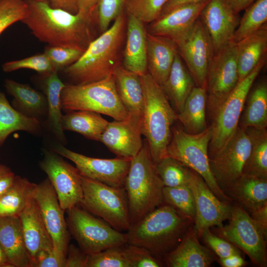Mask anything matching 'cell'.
Masks as SVG:
<instances>
[{
    "mask_svg": "<svg viewBox=\"0 0 267 267\" xmlns=\"http://www.w3.org/2000/svg\"><path fill=\"white\" fill-rule=\"evenodd\" d=\"M236 43L238 78L240 81L247 76L261 60L266 57L267 24L257 32Z\"/></svg>",
    "mask_w": 267,
    "mask_h": 267,
    "instance_id": "f546056e",
    "label": "cell"
},
{
    "mask_svg": "<svg viewBox=\"0 0 267 267\" xmlns=\"http://www.w3.org/2000/svg\"><path fill=\"white\" fill-rule=\"evenodd\" d=\"M4 86L7 92L13 97L12 106L22 115L39 120L47 116V102L44 93L11 79H6Z\"/></svg>",
    "mask_w": 267,
    "mask_h": 267,
    "instance_id": "f1b7e54d",
    "label": "cell"
},
{
    "mask_svg": "<svg viewBox=\"0 0 267 267\" xmlns=\"http://www.w3.org/2000/svg\"><path fill=\"white\" fill-rule=\"evenodd\" d=\"M19 218L27 250L33 267H36L38 262L53 247L51 237L33 196Z\"/></svg>",
    "mask_w": 267,
    "mask_h": 267,
    "instance_id": "ffe728a7",
    "label": "cell"
},
{
    "mask_svg": "<svg viewBox=\"0 0 267 267\" xmlns=\"http://www.w3.org/2000/svg\"><path fill=\"white\" fill-rule=\"evenodd\" d=\"M266 59V57L263 58L247 76L238 82L211 119L209 159L222 149L237 130L248 94L264 66Z\"/></svg>",
    "mask_w": 267,
    "mask_h": 267,
    "instance_id": "30bf717a",
    "label": "cell"
},
{
    "mask_svg": "<svg viewBox=\"0 0 267 267\" xmlns=\"http://www.w3.org/2000/svg\"><path fill=\"white\" fill-rule=\"evenodd\" d=\"M67 254L53 248L37 264L36 267H65Z\"/></svg>",
    "mask_w": 267,
    "mask_h": 267,
    "instance_id": "816d5d0a",
    "label": "cell"
},
{
    "mask_svg": "<svg viewBox=\"0 0 267 267\" xmlns=\"http://www.w3.org/2000/svg\"><path fill=\"white\" fill-rule=\"evenodd\" d=\"M66 221L70 235L79 247L89 255L127 243L126 233L119 231L108 223L78 205L66 211Z\"/></svg>",
    "mask_w": 267,
    "mask_h": 267,
    "instance_id": "9c48e42d",
    "label": "cell"
},
{
    "mask_svg": "<svg viewBox=\"0 0 267 267\" xmlns=\"http://www.w3.org/2000/svg\"><path fill=\"white\" fill-rule=\"evenodd\" d=\"M245 129L250 136L251 146L242 174L267 178V130L254 128Z\"/></svg>",
    "mask_w": 267,
    "mask_h": 267,
    "instance_id": "74e56055",
    "label": "cell"
},
{
    "mask_svg": "<svg viewBox=\"0 0 267 267\" xmlns=\"http://www.w3.org/2000/svg\"><path fill=\"white\" fill-rule=\"evenodd\" d=\"M209 0L184 5L160 16L150 23L147 32L169 39L177 44L188 34Z\"/></svg>",
    "mask_w": 267,
    "mask_h": 267,
    "instance_id": "44dd1931",
    "label": "cell"
},
{
    "mask_svg": "<svg viewBox=\"0 0 267 267\" xmlns=\"http://www.w3.org/2000/svg\"><path fill=\"white\" fill-rule=\"evenodd\" d=\"M121 248L131 267H160L164 265L163 261L143 248L127 243Z\"/></svg>",
    "mask_w": 267,
    "mask_h": 267,
    "instance_id": "7dc6e473",
    "label": "cell"
},
{
    "mask_svg": "<svg viewBox=\"0 0 267 267\" xmlns=\"http://www.w3.org/2000/svg\"><path fill=\"white\" fill-rule=\"evenodd\" d=\"M168 0H128L125 12L131 14L143 22L151 23L159 17Z\"/></svg>",
    "mask_w": 267,
    "mask_h": 267,
    "instance_id": "b9f144b4",
    "label": "cell"
},
{
    "mask_svg": "<svg viewBox=\"0 0 267 267\" xmlns=\"http://www.w3.org/2000/svg\"><path fill=\"white\" fill-rule=\"evenodd\" d=\"M177 46L178 53L196 86L206 88L207 72L214 50L210 36L199 18Z\"/></svg>",
    "mask_w": 267,
    "mask_h": 267,
    "instance_id": "5bb4252c",
    "label": "cell"
},
{
    "mask_svg": "<svg viewBox=\"0 0 267 267\" xmlns=\"http://www.w3.org/2000/svg\"><path fill=\"white\" fill-rule=\"evenodd\" d=\"M41 126L40 120L25 116L15 110L0 91V147L12 133L24 131L35 134L41 131Z\"/></svg>",
    "mask_w": 267,
    "mask_h": 267,
    "instance_id": "836d02e7",
    "label": "cell"
},
{
    "mask_svg": "<svg viewBox=\"0 0 267 267\" xmlns=\"http://www.w3.org/2000/svg\"><path fill=\"white\" fill-rule=\"evenodd\" d=\"M238 82L236 43L232 41L214 53L208 68L206 108L211 119Z\"/></svg>",
    "mask_w": 267,
    "mask_h": 267,
    "instance_id": "7c38bea8",
    "label": "cell"
},
{
    "mask_svg": "<svg viewBox=\"0 0 267 267\" xmlns=\"http://www.w3.org/2000/svg\"><path fill=\"white\" fill-rule=\"evenodd\" d=\"M88 255L79 247L69 244L65 267H86Z\"/></svg>",
    "mask_w": 267,
    "mask_h": 267,
    "instance_id": "f907efd6",
    "label": "cell"
},
{
    "mask_svg": "<svg viewBox=\"0 0 267 267\" xmlns=\"http://www.w3.org/2000/svg\"><path fill=\"white\" fill-rule=\"evenodd\" d=\"M195 86L192 77L177 53L168 78L162 87L177 113L182 109L185 100Z\"/></svg>",
    "mask_w": 267,
    "mask_h": 267,
    "instance_id": "4dcf8cb0",
    "label": "cell"
},
{
    "mask_svg": "<svg viewBox=\"0 0 267 267\" xmlns=\"http://www.w3.org/2000/svg\"><path fill=\"white\" fill-rule=\"evenodd\" d=\"M124 187L131 225L164 204V185L156 171L146 140L131 160Z\"/></svg>",
    "mask_w": 267,
    "mask_h": 267,
    "instance_id": "277c9868",
    "label": "cell"
},
{
    "mask_svg": "<svg viewBox=\"0 0 267 267\" xmlns=\"http://www.w3.org/2000/svg\"><path fill=\"white\" fill-rule=\"evenodd\" d=\"M202 236L206 244L220 258H224L234 254H241L238 248L228 241L211 232L209 228L203 230Z\"/></svg>",
    "mask_w": 267,
    "mask_h": 267,
    "instance_id": "681fc988",
    "label": "cell"
},
{
    "mask_svg": "<svg viewBox=\"0 0 267 267\" xmlns=\"http://www.w3.org/2000/svg\"><path fill=\"white\" fill-rule=\"evenodd\" d=\"M0 267H11L0 245Z\"/></svg>",
    "mask_w": 267,
    "mask_h": 267,
    "instance_id": "94428289",
    "label": "cell"
},
{
    "mask_svg": "<svg viewBox=\"0 0 267 267\" xmlns=\"http://www.w3.org/2000/svg\"><path fill=\"white\" fill-rule=\"evenodd\" d=\"M121 246L88 255L86 267H131L123 255Z\"/></svg>",
    "mask_w": 267,
    "mask_h": 267,
    "instance_id": "7bdbcfd3",
    "label": "cell"
},
{
    "mask_svg": "<svg viewBox=\"0 0 267 267\" xmlns=\"http://www.w3.org/2000/svg\"><path fill=\"white\" fill-rule=\"evenodd\" d=\"M221 265L223 267H241L246 266V261L241 254H234L224 258H220Z\"/></svg>",
    "mask_w": 267,
    "mask_h": 267,
    "instance_id": "9f6ffc18",
    "label": "cell"
},
{
    "mask_svg": "<svg viewBox=\"0 0 267 267\" xmlns=\"http://www.w3.org/2000/svg\"><path fill=\"white\" fill-rule=\"evenodd\" d=\"M251 146L246 130L238 126L222 149L209 159L212 174L222 191L242 175Z\"/></svg>",
    "mask_w": 267,
    "mask_h": 267,
    "instance_id": "9a60e30c",
    "label": "cell"
},
{
    "mask_svg": "<svg viewBox=\"0 0 267 267\" xmlns=\"http://www.w3.org/2000/svg\"><path fill=\"white\" fill-rule=\"evenodd\" d=\"M223 192L251 213L267 203V178L242 174Z\"/></svg>",
    "mask_w": 267,
    "mask_h": 267,
    "instance_id": "4316f807",
    "label": "cell"
},
{
    "mask_svg": "<svg viewBox=\"0 0 267 267\" xmlns=\"http://www.w3.org/2000/svg\"><path fill=\"white\" fill-rule=\"evenodd\" d=\"M207 88L195 86L185 101L182 109L177 113V118L185 132L198 134L207 128Z\"/></svg>",
    "mask_w": 267,
    "mask_h": 267,
    "instance_id": "d6a6232c",
    "label": "cell"
},
{
    "mask_svg": "<svg viewBox=\"0 0 267 267\" xmlns=\"http://www.w3.org/2000/svg\"><path fill=\"white\" fill-rule=\"evenodd\" d=\"M126 15V43L123 67L141 76L147 73V31L144 23L140 19L131 14Z\"/></svg>",
    "mask_w": 267,
    "mask_h": 267,
    "instance_id": "d4e9b609",
    "label": "cell"
},
{
    "mask_svg": "<svg viewBox=\"0 0 267 267\" xmlns=\"http://www.w3.org/2000/svg\"><path fill=\"white\" fill-rule=\"evenodd\" d=\"M61 109L66 112L89 111L107 115L115 120L129 118L118 94L112 75L84 85H66L60 96Z\"/></svg>",
    "mask_w": 267,
    "mask_h": 267,
    "instance_id": "8992f818",
    "label": "cell"
},
{
    "mask_svg": "<svg viewBox=\"0 0 267 267\" xmlns=\"http://www.w3.org/2000/svg\"><path fill=\"white\" fill-rule=\"evenodd\" d=\"M112 75L119 98L130 120L141 127L144 95L141 76L120 64Z\"/></svg>",
    "mask_w": 267,
    "mask_h": 267,
    "instance_id": "603a6c76",
    "label": "cell"
},
{
    "mask_svg": "<svg viewBox=\"0 0 267 267\" xmlns=\"http://www.w3.org/2000/svg\"><path fill=\"white\" fill-rule=\"evenodd\" d=\"M36 184L15 176L11 186L0 196V219L19 217L33 196Z\"/></svg>",
    "mask_w": 267,
    "mask_h": 267,
    "instance_id": "e575fe53",
    "label": "cell"
},
{
    "mask_svg": "<svg viewBox=\"0 0 267 267\" xmlns=\"http://www.w3.org/2000/svg\"><path fill=\"white\" fill-rule=\"evenodd\" d=\"M125 11L112 25L89 44L82 56L64 69L73 85H84L104 79L112 75L119 59L126 34Z\"/></svg>",
    "mask_w": 267,
    "mask_h": 267,
    "instance_id": "7a4b0ae2",
    "label": "cell"
},
{
    "mask_svg": "<svg viewBox=\"0 0 267 267\" xmlns=\"http://www.w3.org/2000/svg\"><path fill=\"white\" fill-rule=\"evenodd\" d=\"M15 176L10 168L0 163V196L11 186Z\"/></svg>",
    "mask_w": 267,
    "mask_h": 267,
    "instance_id": "f5cc1de1",
    "label": "cell"
},
{
    "mask_svg": "<svg viewBox=\"0 0 267 267\" xmlns=\"http://www.w3.org/2000/svg\"><path fill=\"white\" fill-rule=\"evenodd\" d=\"M198 235L191 226L177 247L164 258L170 267H208L216 260V256L202 245Z\"/></svg>",
    "mask_w": 267,
    "mask_h": 267,
    "instance_id": "cb8c5ba5",
    "label": "cell"
},
{
    "mask_svg": "<svg viewBox=\"0 0 267 267\" xmlns=\"http://www.w3.org/2000/svg\"><path fill=\"white\" fill-rule=\"evenodd\" d=\"M83 198L78 205L115 229L127 231L131 225L124 187H116L81 176Z\"/></svg>",
    "mask_w": 267,
    "mask_h": 267,
    "instance_id": "ba28073f",
    "label": "cell"
},
{
    "mask_svg": "<svg viewBox=\"0 0 267 267\" xmlns=\"http://www.w3.org/2000/svg\"><path fill=\"white\" fill-rule=\"evenodd\" d=\"M42 75V88L47 102V120L49 130L59 140L65 142L66 137L62 126L63 115L60 96L66 85L62 82L55 71Z\"/></svg>",
    "mask_w": 267,
    "mask_h": 267,
    "instance_id": "1f68e13d",
    "label": "cell"
},
{
    "mask_svg": "<svg viewBox=\"0 0 267 267\" xmlns=\"http://www.w3.org/2000/svg\"><path fill=\"white\" fill-rule=\"evenodd\" d=\"M229 220L227 225L218 227L217 235L243 251L255 265L266 267L267 236L260 226L237 203L231 205Z\"/></svg>",
    "mask_w": 267,
    "mask_h": 267,
    "instance_id": "8fae6325",
    "label": "cell"
},
{
    "mask_svg": "<svg viewBox=\"0 0 267 267\" xmlns=\"http://www.w3.org/2000/svg\"><path fill=\"white\" fill-rule=\"evenodd\" d=\"M267 21V0H257L245 9L232 41L237 43L259 30Z\"/></svg>",
    "mask_w": 267,
    "mask_h": 267,
    "instance_id": "f35d334b",
    "label": "cell"
},
{
    "mask_svg": "<svg viewBox=\"0 0 267 267\" xmlns=\"http://www.w3.org/2000/svg\"><path fill=\"white\" fill-rule=\"evenodd\" d=\"M199 18L210 36L214 53L232 41L240 19L224 0H210Z\"/></svg>",
    "mask_w": 267,
    "mask_h": 267,
    "instance_id": "d6986e66",
    "label": "cell"
},
{
    "mask_svg": "<svg viewBox=\"0 0 267 267\" xmlns=\"http://www.w3.org/2000/svg\"><path fill=\"white\" fill-rule=\"evenodd\" d=\"M155 166L164 186L176 187L188 184L190 169L178 160L168 156Z\"/></svg>",
    "mask_w": 267,
    "mask_h": 267,
    "instance_id": "60d3db41",
    "label": "cell"
},
{
    "mask_svg": "<svg viewBox=\"0 0 267 267\" xmlns=\"http://www.w3.org/2000/svg\"><path fill=\"white\" fill-rule=\"evenodd\" d=\"M20 69H32L42 75L54 71L50 61L44 53L20 60L8 61L2 65V70L5 72H10Z\"/></svg>",
    "mask_w": 267,
    "mask_h": 267,
    "instance_id": "bcb514c9",
    "label": "cell"
},
{
    "mask_svg": "<svg viewBox=\"0 0 267 267\" xmlns=\"http://www.w3.org/2000/svg\"><path fill=\"white\" fill-rule=\"evenodd\" d=\"M177 46L171 40L147 32V62L148 73L161 87L172 67Z\"/></svg>",
    "mask_w": 267,
    "mask_h": 267,
    "instance_id": "484cf974",
    "label": "cell"
},
{
    "mask_svg": "<svg viewBox=\"0 0 267 267\" xmlns=\"http://www.w3.org/2000/svg\"><path fill=\"white\" fill-rule=\"evenodd\" d=\"M128 0H99L97 5L98 27L102 33L125 10Z\"/></svg>",
    "mask_w": 267,
    "mask_h": 267,
    "instance_id": "c3c4849f",
    "label": "cell"
},
{
    "mask_svg": "<svg viewBox=\"0 0 267 267\" xmlns=\"http://www.w3.org/2000/svg\"><path fill=\"white\" fill-rule=\"evenodd\" d=\"M24 0L27 12L21 22L42 42L85 50L94 39V27L98 25L97 8L73 14L53 8L45 0Z\"/></svg>",
    "mask_w": 267,
    "mask_h": 267,
    "instance_id": "6da1fadb",
    "label": "cell"
},
{
    "mask_svg": "<svg viewBox=\"0 0 267 267\" xmlns=\"http://www.w3.org/2000/svg\"><path fill=\"white\" fill-rule=\"evenodd\" d=\"M85 50L57 46H47L44 53L50 61L54 71H58L76 62Z\"/></svg>",
    "mask_w": 267,
    "mask_h": 267,
    "instance_id": "ee69618b",
    "label": "cell"
},
{
    "mask_svg": "<svg viewBox=\"0 0 267 267\" xmlns=\"http://www.w3.org/2000/svg\"><path fill=\"white\" fill-rule=\"evenodd\" d=\"M206 0H168L162 9L160 16L165 14L178 7Z\"/></svg>",
    "mask_w": 267,
    "mask_h": 267,
    "instance_id": "6f0895ef",
    "label": "cell"
},
{
    "mask_svg": "<svg viewBox=\"0 0 267 267\" xmlns=\"http://www.w3.org/2000/svg\"><path fill=\"white\" fill-rule=\"evenodd\" d=\"M40 166L47 175L65 211L79 204L83 188L81 175L76 167L53 151L47 150L44 151Z\"/></svg>",
    "mask_w": 267,
    "mask_h": 267,
    "instance_id": "4fadbf2b",
    "label": "cell"
},
{
    "mask_svg": "<svg viewBox=\"0 0 267 267\" xmlns=\"http://www.w3.org/2000/svg\"><path fill=\"white\" fill-rule=\"evenodd\" d=\"M255 0H224L226 3L236 13L245 10L249 7Z\"/></svg>",
    "mask_w": 267,
    "mask_h": 267,
    "instance_id": "680465c9",
    "label": "cell"
},
{
    "mask_svg": "<svg viewBox=\"0 0 267 267\" xmlns=\"http://www.w3.org/2000/svg\"><path fill=\"white\" fill-rule=\"evenodd\" d=\"M53 151L72 161L82 176L109 186L124 187L131 159L90 157L73 151L61 144L56 145Z\"/></svg>",
    "mask_w": 267,
    "mask_h": 267,
    "instance_id": "2e32d148",
    "label": "cell"
},
{
    "mask_svg": "<svg viewBox=\"0 0 267 267\" xmlns=\"http://www.w3.org/2000/svg\"><path fill=\"white\" fill-rule=\"evenodd\" d=\"M193 223L172 206L164 203L131 225L126 232L127 243L143 248L163 261Z\"/></svg>",
    "mask_w": 267,
    "mask_h": 267,
    "instance_id": "3957f363",
    "label": "cell"
},
{
    "mask_svg": "<svg viewBox=\"0 0 267 267\" xmlns=\"http://www.w3.org/2000/svg\"><path fill=\"white\" fill-rule=\"evenodd\" d=\"M99 0H77L78 11L89 12L97 8Z\"/></svg>",
    "mask_w": 267,
    "mask_h": 267,
    "instance_id": "91938a15",
    "label": "cell"
},
{
    "mask_svg": "<svg viewBox=\"0 0 267 267\" xmlns=\"http://www.w3.org/2000/svg\"><path fill=\"white\" fill-rule=\"evenodd\" d=\"M239 120L240 128L264 129L267 127V84L260 82L247 97Z\"/></svg>",
    "mask_w": 267,
    "mask_h": 267,
    "instance_id": "8d00e7d4",
    "label": "cell"
},
{
    "mask_svg": "<svg viewBox=\"0 0 267 267\" xmlns=\"http://www.w3.org/2000/svg\"><path fill=\"white\" fill-rule=\"evenodd\" d=\"M144 105L141 133L145 138L152 159L156 164L168 156L167 147L172 136V126L178 120L162 88L148 73L141 76Z\"/></svg>",
    "mask_w": 267,
    "mask_h": 267,
    "instance_id": "5b68a950",
    "label": "cell"
},
{
    "mask_svg": "<svg viewBox=\"0 0 267 267\" xmlns=\"http://www.w3.org/2000/svg\"><path fill=\"white\" fill-rule=\"evenodd\" d=\"M109 122L99 113L89 111H75L63 115L64 131L78 133L85 137L99 141Z\"/></svg>",
    "mask_w": 267,
    "mask_h": 267,
    "instance_id": "d590c367",
    "label": "cell"
},
{
    "mask_svg": "<svg viewBox=\"0 0 267 267\" xmlns=\"http://www.w3.org/2000/svg\"><path fill=\"white\" fill-rule=\"evenodd\" d=\"M188 184L194 197L196 217L193 227L198 236L207 228L223 225V222L230 217L231 204L218 198L203 178L191 169Z\"/></svg>",
    "mask_w": 267,
    "mask_h": 267,
    "instance_id": "ac0fdd59",
    "label": "cell"
},
{
    "mask_svg": "<svg viewBox=\"0 0 267 267\" xmlns=\"http://www.w3.org/2000/svg\"><path fill=\"white\" fill-rule=\"evenodd\" d=\"M27 12L24 0H0V35L8 27L21 21Z\"/></svg>",
    "mask_w": 267,
    "mask_h": 267,
    "instance_id": "f6af8a7d",
    "label": "cell"
},
{
    "mask_svg": "<svg viewBox=\"0 0 267 267\" xmlns=\"http://www.w3.org/2000/svg\"><path fill=\"white\" fill-rule=\"evenodd\" d=\"M53 8H60L70 13L76 14L78 12L77 0H45Z\"/></svg>",
    "mask_w": 267,
    "mask_h": 267,
    "instance_id": "11a10c76",
    "label": "cell"
},
{
    "mask_svg": "<svg viewBox=\"0 0 267 267\" xmlns=\"http://www.w3.org/2000/svg\"><path fill=\"white\" fill-rule=\"evenodd\" d=\"M0 245L11 267H33L18 217L0 219Z\"/></svg>",
    "mask_w": 267,
    "mask_h": 267,
    "instance_id": "83f0119b",
    "label": "cell"
},
{
    "mask_svg": "<svg viewBox=\"0 0 267 267\" xmlns=\"http://www.w3.org/2000/svg\"><path fill=\"white\" fill-rule=\"evenodd\" d=\"M141 127L130 118L109 122L99 141L117 157L131 159L141 149Z\"/></svg>",
    "mask_w": 267,
    "mask_h": 267,
    "instance_id": "7402d4cb",
    "label": "cell"
},
{
    "mask_svg": "<svg viewBox=\"0 0 267 267\" xmlns=\"http://www.w3.org/2000/svg\"><path fill=\"white\" fill-rule=\"evenodd\" d=\"M33 197L51 237L53 249L67 254L70 234L64 216L65 211L48 178L36 184Z\"/></svg>",
    "mask_w": 267,
    "mask_h": 267,
    "instance_id": "e0dca14e",
    "label": "cell"
},
{
    "mask_svg": "<svg viewBox=\"0 0 267 267\" xmlns=\"http://www.w3.org/2000/svg\"><path fill=\"white\" fill-rule=\"evenodd\" d=\"M212 135L211 125L198 134L173 127L167 155L200 175L218 198L231 204L232 200L220 188L210 169L208 150Z\"/></svg>",
    "mask_w": 267,
    "mask_h": 267,
    "instance_id": "52a82bcc",
    "label": "cell"
},
{
    "mask_svg": "<svg viewBox=\"0 0 267 267\" xmlns=\"http://www.w3.org/2000/svg\"><path fill=\"white\" fill-rule=\"evenodd\" d=\"M163 202L194 222L196 217L194 197L188 184L163 188Z\"/></svg>",
    "mask_w": 267,
    "mask_h": 267,
    "instance_id": "ab89813d",
    "label": "cell"
},
{
    "mask_svg": "<svg viewBox=\"0 0 267 267\" xmlns=\"http://www.w3.org/2000/svg\"><path fill=\"white\" fill-rule=\"evenodd\" d=\"M251 217L260 226L264 234H267V203L253 211Z\"/></svg>",
    "mask_w": 267,
    "mask_h": 267,
    "instance_id": "db71d44e",
    "label": "cell"
}]
</instances>
